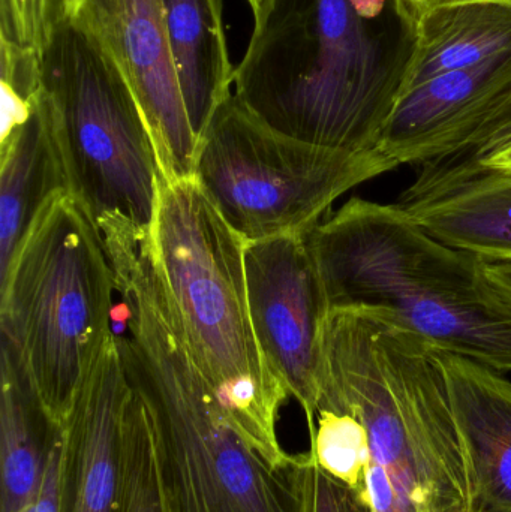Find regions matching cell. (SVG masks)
<instances>
[{"instance_id":"26","label":"cell","mask_w":511,"mask_h":512,"mask_svg":"<svg viewBox=\"0 0 511 512\" xmlns=\"http://www.w3.org/2000/svg\"><path fill=\"white\" fill-rule=\"evenodd\" d=\"M474 161L485 165V167L495 168V170L510 171L511 173V141L504 144V146L498 147V149L492 150V152H489L488 155L483 156V158L474 159Z\"/></svg>"},{"instance_id":"5","label":"cell","mask_w":511,"mask_h":512,"mask_svg":"<svg viewBox=\"0 0 511 512\" xmlns=\"http://www.w3.org/2000/svg\"><path fill=\"white\" fill-rule=\"evenodd\" d=\"M153 245L198 366L239 429L273 462L276 424L288 391L255 336L245 273L246 243L224 221L194 177H161Z\"/></svg>"},{"instance_id":"20","label":"cell","mask_w":511,"mask_h":512,"mask_svg":"<svg viewBox=\"0 0 511 512\" xmlns=\"http://www.w3.org/2000/svg\"><path fill=\"white\" fill-rule=\"evenodd\" d=\"M311 453L318 465L348 486L365 493L369 466L368 435L363 424L347 412L318 409Z\"/></svg>"},{"instance_id":"7","label":"cell","mask_w":511,"mask_h":512,"mask_svg":"<svg viewBox=\"0 0 511 512\" xmlns=\"http://www.w3.org/2000/svg\"><path fill=\"white\" fill-rule=\"evenodd\" d=\"M41 90L69 195L101 242L149 237L161 171L146 117L122 69L59 0L42 50Z\"/></svg>"},{"instance_id":"21","label":"cell","mask_w":511,"mask_h":512,"mask_svg":"<svg viewBox=\"0 0 511 512\" xmlns=\"http://www.w3.org/2000/svg\"><path fill=\"white\" fill-rule=\"evenodd\" d=\"M297 459L303 512H374L365 493L324 471L311 450Z\"/></svg>"},{"instance_id":"8","label":"cell","mask_w":511,"mask_h":512,"mask_svg":"<svg viewBox=\"0 0 511 512\" xmlns=\"http://www.w3.org/2000/svg\"><path fill=\"white\" fill-rule=\"evenodd\" d=\"M396 170L378 152L315 146L273 131L236 96L198 143L194 179L245 243L308 236L357 186Z\"/></svg>"},{"instance_id":"1","label":"cell","mask_w":511,"mask_h":512,"mask_svg":"<svg viewBox=\"0 0 511 512\" xmlns=\"http://www.w3.org/2000/svg\"><path fill=\"white\" fill-rule=\"evenodd\" d=\"M422 12L413 0H263L233 95L294 140L377 152L407 90Z\"/></svg>"},{"instance_id":"27","label":"cell","mask_w":511,"mask_h":512,"mask_svg":"<svg viewBox=\"0 0 511 512\" xmlns=\"http://www.w3.org/2000/svg\"><path fill=\"white\" fill-rule=\"evenodd\" d=\"M413 2L416 3L422 11H425V9L434 8V6L446 5V3L467 2V0H413ZM495 2L511 3V0H495Z\"/></svg>"},{"instance_id":"22","label":"cell","mask_w":511,"mask_h":512,"mask_svg":"<svg viewBox=\"0 0 511 512\" xmlns=\"http://www.w3.org/2000/svg\"><path fill=\"white\" fill-rule=\"evenodd\" d=\"M53 0H0V39L42 54Z\"/></svg>"},{"instance_id":"16","label":"cell","mask_w":511,"mask_h":512,"mask_svg":"<svg viewBox=\"0 0 511 512\" xmlns=\"http://www.w3.org/2000/svg\"><path fill=\"white\" fill-rule=\"evenodd\" d=\"M168 45L183 104L198 143L231 98V65L221 0H162Z\"/></svg>"},{"instance_id":"19","label":"cell","mask_w":511,"mask_h":512,"mask_svg":"<svg viewBox=\"0 0 511 512\" xmlns=\"http://www.w3.org/2000/svg\"><path fill=\"white\" fill-rule=\"evenodd\" d=\"M122 512H168L156 459L155 436L143 402L132 391L125 417Z\"/></svg>"},{"instance_id":"14","label":"cell","mask_w":511,"mask_h":512,"mask_svg":"<svg viewBox=\"0 0 511 512\" xmlns=\"http://www.w3.org/2000/svg\"><path fill=\"white\" fill-rule=\"evenodd\" d=\"M441 355L476 475L477 512H511V379L470 358Z\"/></svg>"},{"instance_id":"3","label":"cell","mask_w":511,"mask_h":512,"mask_svg":"<svg viewBox=\"0 0 511 512\" xmlns=\"http://www.w3.org/2000/svg\"><path fill=\"white\" fill-rule=\"evenodd\" d=\"M321 408L365 427V495L374 512H477L476 475L440 349L378 310H330Z\"/></svg>"},{"instance_id":"18","label":"cell","mask_w":511,"mask_h":512,"mask_svg":"<svg viewBox=\"0 0 511 512\" xmlns=\"http://www.w3.org/2000/svg\"><path fill=\"white\" fill-rule=\"evenodd\" d=\"M511 51V3L467 0L422 12L407 90ZM404 93V95H405Z\"/></svg>"},{"instance_id":"24","label":"cell","mask_w":511,"mask_h":512,"mask_svg":"<svg viewBox=\"0 0 511 512\" xmlns=\"http://www.w3.org/2000/svg\"><path fill=\"white\" fill-rule=\"evenodd\" d=\"M62 441L56 445L35 495L21 512H59Z\"/></svg>"},{"instance_id":"12","label":"cell","mask_w":511,"mask_h":512,"mask_svg":"<svg viewBox=\"0 0 511 512\" xmlns=\"http://www.w3.org/2000/svg\"><path fill=\"white\" fill-rule=\"evenodd\" d=\"M447 245L486 259L511 258V173L447 156L420 165L396 201Z\"/></svg>"},{"instance_id":"25","label":"cell","mask_w":511,"mask_h":512,"mask_svg":"<svg viewBox=\"0 0 511 512\" xmlns=\"http://www.w3.org/2000/svg\"><path fill=\"white\" fill-rule=\"evenodd\" d=\"M485 270L492 285L511 304V258H485Z\"/></svg>"},{"instance_id":"2","label":"cell","mask_w":511,"mask_h":512,"mask_svg":"<svg viewBox=\"0 0 511 512\" xmlns=\"http://www.w3.org/2000/svg\"><path fill=\"white\" fill-rule=\"evenodd\" d=\"M108 261L117 348L152 423L168 512H303L297 454L279 465L234 423L192 354L152 237Z\"/></svg>"},{"instance_id":"10","label":"cell","mask_w":511,"mask_h":512,"mask_svg":"<svg viewBox=\"0 0 511 512\" xmlns=\"http://www.w3.org/2000/svg\"><path fill=\"white\" fill-rule=\"evenodd\" d=\"M59 3L125 74L149 125L162 179L173 182L194 177L198 141L180 93L162 0Z\"/></svg>"},{"instance_id":"4","label":"cell","mask_w":511,"mask_h":512,"mask_svg":"<svg viewBox=\"0 0 511 512\" xmlns=\"http://www.w3.org/2000/svg\"><path fill=\"white\" fill-rule=\"evenodd\" d=\"M329 309H372L446 354L511 372V304L485 258L398 204L353 197L308 234Z\"/></svg>"},{"instance_id":"13","label":"cell","mask_w":511,"mask_h":512,"mask_svg":"<svg viewBox=\"0 0 511 512\" xmlns=\"http://www.w3.org/2000/svg\"><path fill=\"white\" fill-rule=\"evenodd\" d=\"M511 96V51L444 72L408 90L377 152L395 168L449 155L480 119Z\"/></svg>"},{"instance_id":"6","label":"cell","mask_w":511,"mask_h":512,"mask_svg":"<svg viewBox=\"0 0 511 512\" xmlns=\"http://www.w3.org/2000/svg\"><path fill=\"white\" fill-rule=\"evenodd\" d=\"M113 268L69 192L36 216L0 277L2 345L57 423L114 337Z\"/></svg>"},{"instance_id":"23","label":"cell","mask_w":511,"mask_h":512,"mask_svg":"<svg viewBox=\"0 0 511 512\" xmlns=\"http://www.w3.org/2000/svg\"><path fill=\"white\" fill-rule=\"evenodd\" d=\"M471 141L482 152H491L511 141V96L480 120L471 134Z\"/></svg>"},{"instance_id":"11","label":"cell","mask_w":511,"mask_h":512,"mask_svg":"<svg viewBox=\"0 0 511 512\" xmlns=\"http://www.w3.org/2000/svg\"><path fill=\"white\" fill-rule=\"evenodd\" d=\"M131 397L114 334L63 423L59 512H122Z\"/></svg>"},{"instance_id":"17","label":"cell","mask_w":511,"mask_h":512,"mask_svg":"<svg viewBox=\"0 0 511 512\" xmlns=\"http://www.w3.org/2000/svg\"><path fill=\"white\" fill-rule=\"evenodd\" d=\"M0 375V512H21L41 484L63 426L5 345Z\"/></svg>"},{"instance_id":"28","label":"cell","mask_w":511,"mask_h":512,"mask_svg":"<svg viewBox=\"0 0 511 512\" xmlns=\"http://www.w3.org/2000/svg\"><path fill=\"white\" fill-rule=\"evenodd\" d=\"M246 2L249 3V6H251L252 12H257L258 9H260L261 3H263V0H246Z\"/></svg>"},{"instance_id":"9","label":"cell","mask_w":511,"mask_h":512,"mask_svg":"<svg viewBox=\"0 0 511 512\" xmlns=\"http://www.w3.org/2000/svg\"><path fill=\"white\" fill-rule=\"evenodd\" d=\"M245 273L255 336L270 370L317 427L321 337L329 315L308 236L246 243Z\"/></svg>"},{"instance_id":"15","label":"cell","mask_w":511,"mask_h":512,"mask_svg":"<svg viewBox=\"0 0 511 512\" xmlns=\"http://www.w3.org/2000/svg\"><path fill=\"white\" fill-rule=\"evenodd\" d=\"M68 192L42 90L29 117L0 140V277L42 207Z\"/></svg>"}]
</instances>
